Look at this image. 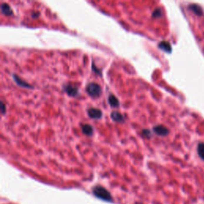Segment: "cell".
Instances as JSON below:
<instances>
[{"label":"cell","instance_id":"cell-1","mask_svg":"<svg viewBox=\"0 0 204 204\" xmlns=\"http://www.w3.org/2000/svg\"><path fill=\"white\" fill-rule=\"evenodd\" d=\"M93 193L96 197L105 201L111 202L113 200V197L111 195L110 192L102 186H96L93 188Z\"/></svg>","mask_w":204,"mask_h":204},{"label":"cell","instance_id":"cell-2","mask_svg":"<svg viewBox=\"0 0 204 204\" xmlns=\"http://www.w3.org/2000/svg\"><path fill=\"white\" fill-rule=\"evenodd\" d=\"M86 92L87 93L92 97H99L101 94V88L97 83H89L86 87Z\"/></svg>","mask_w":204,"mask_h":204},{"label":"cell","instance_id":"cell-3","mask_svg":"<svg viewBox=\"0 0 204 204\" xmlns=\"http://www.w3.org/2000/svg\"><path fill=\"white\" fill-rule=\"evenodd\" d=\"M88 115L89 117H91L92 119H95V120H99L102 117V112L98 108H88Z\"/></svg>","mask_w":204,"mask_h":204},{"label":"cell","instance_id":"cell-4","mask_svg":"<svg viewBox=\"0 0 204 204\" xmlns=\"http://www.w3.org/2000/svg\"><path fill=\"white\" fill-rule=\"evenodd\" d=\"M63 88L66 93L69 96H71V97H75L78 94V88H77V86L69 84V85L64 86Z\"/></svg>","mask_w":204,"mask_h":204},{"label":"cell","instance_id":"cell-5","mask_svg":"<svg viewBox=\"0 0 204 204\" xmlns=\"http://www.w3.org/2000/svg\"><path fill=\"white\" fill-rule=\"evenodd\" d=\"M13 78H14V81L16 82L18 86H19L20 87L22 88H33V86H31V85H29L28 83H26L25 81H23L21 77H18L17 75H13Z\"/></svg>","mask_w":204,"mask_h":204},{"label":"cell","instance_id":"cell-6","mask_svg":"<svg viewBox=\"0 0 204 204\" xmlns=\"http://www.w3.org/2000/svg\"><path fill=\"white\" fill-rule=\"evenodd\" d=\"M153 131L155 132V134H157L159 136H166L168 133V130L167 128H165L163 125H157V126H155L153 128Z\"/></svg>","mask_w":204,"mask_h":204},{"label":"cell","instance_id":"cell-7","mask_svg":"<svg viewBox=\"0 0 204 204\" xmlns=\"http://www.w3.org/2000/svg\"><path fill=\"white\" fill-rule=\"evenodd\" d=\"M111 118H112L113 121L118 122V123H121V122L123 123V122H124V120H125L124 116L122 115L121 113L116 112V111H114V112L111 113Z\"/></svg>","mask_w":204,"mask_h":204},{"label":"cell","instance_id":"cell-8","mask_svg":"<svg viewBox=\"0 0 204 204\" xmlns=\"http://www.w3.org/2000/svg\"><path fill=\"white\" fill-rule=\"evenodd\" d=\"M1 11L3 14H5L6 16H11L13 14V11L11 10V6L6 4V3H3L1 6Z\"/></svg>","mask_w":204,"mask_h":204},{"label":"cell","instance_id":"cell-9","mask_svg":"<svg viewBox=\"0 0 204 204\" xmlns=\"http://www.w3.org/2000/svg\"><path fill=\"white\" fill-rule=\"evenodd\" d=\"M108 104L113 108H118L120 106V102H119V100L117 99V97H116L114 95H110L108 98Z\"/></svg>","mask_w":204,"mask_h":204},{"label":"cell","instance_id":"cell-10","mask_svg":"<svg viewBox=\"0 0 204 204\" xmlns=\"http://www.w3.org/2000/svg\"><path fill=\"white\" fill-rule=\"evenodd\" d=\"M82 132L86 136H92L93 134V128L90 124H85L82 125Z\"/></svg>","mask_w":204,"mask_h":204},{"label":"cell","instance_id":"cell-11","mask_svg":"<svg viewBox=\"0 0 204 204\" xmlns=\"http://www.w3.org/2000/svg\"><path fill=\"white\" fill-rule=\"evenodd\" d=\"M159 48L163 50V51H167V52H169L171 50V46H170L168 42H167V41H161L159 44Z\"/></svg>","mask_w":204,"mask_h":204},{"label":"cell","instance_id":"cell-12","mask_svg":"<svg viewBox=\"0 0 204 204\" xmlns=\"http://www.w3.org/2000/svg\"><path fill=\"white\" fill-rule=\"evenodd\" d=\"M160 15H161V11H160V9H156V10L152 13V16L154 17V18H158V17H160Z\"/></svg>","mask_w":204,"mask_h":204},{"label":"cell","instance_id":"cell-13","mask_svg":"<svg viewBox=\"0 0 204 204\" xmlns=\"http://www.w3.org/2000/svg\"><path fill=\"white\" fill-rule=\"evenodd\" d=\"M142 133H143V135L144 136H146V137L148 138H150L152 136V133H151V132H150L148 129L143 130V132H142Z\"/></svg>","mask_w":204,"mask_h":204},{"label":"cell","instance_id":"cell-14","mask_svg":"<svg viewBox=\"0 0 204 204\" xmlns=\"http://www.w3.org/2000/svg\"><path fill=\"white\" fill-rule=\"evenodd\" d=\"M1 104H2V113H3V114H4V113H5V111H6V108H5V105H4V104H3V102H2V103H1Z\"/></svg>","mask_w":204,"mask_h":204}]
</instances>
